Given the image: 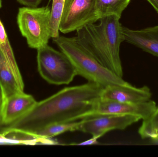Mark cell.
Returning a JSON list of instances; mask_svg holds the SVG:
<instances>
[{"instance_id": "cell-1", "label": "cell", "mask_w": 158, "mask_h": 157, "mask_svg": "<svg viewBox=\"0 0 158 157\" xmlns=\"http://www.w3.org/2000/svg\"><path fill=\"white\" fill-rule=\"evenodd\" d=\"M104 88L90 82L64 88L37 102L25 115L2 127V132L20 133L37 137L39 132L50 125L81 120L90 116Z\"/></svg>"}, {"instance_id": "cell-2", "label": "cell", "mask_w": 158, "mask_h": 157, "mask_svg": "<svg viewBox=\"0 0 158 157\" xmlns=\"http://www.w3.org/2000/svg\"><path fill=\"white\" fill-rule=\"evenodd\" d=\"M120 18L114 15L101 18L98 24H89L77 30L80 43L100 64L122 77L120 47L124 41Z\"/></svg>"}, {"instance_id": "cell-3", "label": "cell", "mask_w": 158, "mask_h": 157, "mask_svg": "<svg viewBox=\"0 0 158 157\" xmlns=\"http://www.w3.org/2000/svg\"><path fill=\"white\" fill-rule=\"evenodd\" d=\"M61 52L75 67L77 75L105 88L111 85H127L129 83L101 64L82 45L77 37L61 36L53 38Z\"/></svg>"}, {"instance_id": "cell-4", "label": "cell", "mask_w": 158, "mask_h": 157, "mask_svg": "<svg viewBox=\"0 0 158 157\" xmlns=\"http://www.w3.org/2000/svg\"><path fill=\"white\" fill-rule=\"evenodd\" d=\"M17 23L21 34L31 49H38L47 45L52 38L51 9L48 6L19 8Z\"/></svg>"}, {"instance_id": "cell-5", "label": "cell", "mask_w": 158, "mask_h": 157, "mask_svg": "<svg viewBox=\"0 0 158 157\" xmlns=\"http://www.w3.org/2000/svg\"><path fill=\"white\" fill-rule=\"evenodd\" d=\"M38 71L46 82L52 84H69L77 76L67 56L47 45L37 49Z\"/></svg>"}, {"instance_id": "cell-6", "label": "cell", "mask_w": 158, "mask_h": 157, "mask_svg": "<svg viewBox=\"0 0 158 157\" xmlns=\"http://www.w3.org/2000/svg\"><path fill=\"white\" fill-rule=\"evenodd\" d=\"M99 19L96 0H65L59 30L65 34L77 31Z\"/></svg>"}, {"instance_id": "cell-7", "label": "cell", "mask_w": 158, "mask_h": 157, "mask_svg": "<svg viewBox=\"0 0 158 157\" xmlns=\"http://www.w3.org/2000/svg\"><path fill=\"white\" fill-rule=\"evenodd\" d=\"M141 120L139 116L131 114L96 115L81 120L77 131L99 138L110 131L125 130Z\"/></svg>"}, {"instance_id": "cell-8", "label": "cell", "mask_w": 158, "mask_h": 157, "mask_svg": "<svg viewBox=\"0 0 158 157\" xmlns=\"http://www.w3.org/2000/svg\"><path fill=\"white\" fill-rule=\"evenodd\" d=\"M157 107L156 102L151 100L142 103L130 104L100 98L88 117L100 115L131 114L145 120L154 112Z\"/></svg>"}, {"instance_id": "cell-9", "label": "cell", "mask_w": 158, "mask_h": 157, "mask_svg": "<svg viewBox=\"0 0 158 157\" xmlns=\"http://www.w3.org/2000/svg\"><path fill=\"white\" fill-rule=\"evenodd\" d=\"M152 93L150 88L144 86L141 88L127 85H111L103 89L101 98L122 103L135 104L151 100Z\"/></svg>"}, {"instance_id": "cell-10", "label": "cell", "mask_w": 158, "mask_h": 157, "mask_svg": "<svg viewBox=\"0 0 158 157\" xmlns=\"http://www.w3.org/2000/svg\"><path fill=\"white\" fill-rule=\"evenodd\" d=\"M37 102L32 96L24 92H19L4 99L1 127L9 125L18 120L29 111Z\"/></svg>"}, {"instance_id": "cell-11", "label": "cell", "mask_w": 158, "mask_h": 157, "mask_svg": "<svg viewBox=\"0 0 158 157\" xmlns=\"http://www.w3.org/2000/svg\"><path fill=\"white\" fill-rule=\"evenodd\" d=\"M124 41L158 57V25L138 30L122 26Z\"/></svg>"}, {"instance_id": "cell-12", "label": "cell", "mask_w": 158, "mask_h": 157, "mask_svg": "<svg viewBox=\"0 0 158 157\" xmlns=\"http://www.w3.org/2000/svg\"><path fill=\"white\" fill-rule=\"evenodd\" d=\"M24 87L21 74L13 70L0 49V88L3 100L24 92Z\"/></svg>"}, {"instance_id": "cell-13", "label": "cell", "mask_w": 158, "mask_h": 157, "mask_svg": "<svg viewBox=\"0 0 158 157\" xmlns=\"http://www.w3.org/2000/svg\"><path fill=\"white\" fill-rule=\"evenodd\" d=\"M132 0H96L97 10L99 18L114 15L121 17L123 11Z\"/></svg>"}, {"instance_id": "cell-14", "label": "cell", "mask_w": 158, "mask_h": 157, "mask_svg": "<svg viewBox=\"0 0 158 157\" xmlns=\"http://www.w3.org/2000/svg\"><path fill=\"white\" fill-rule=\"evenodd\" d=\"M79 121L57 124L48 126L37 134L36 136L42 139H50L67 131H77Z\"/></svg>"}, {"instance_id": "cell-15", "label": "cell", "mask_w": 158, "mask_h": 157, "mask_svg": "<svg viewBox=\"0 0 158 157\" xmlns=\"http://www.w3.org/2000/svg\"><path fill=\"white\" fill-rule=\"evenodd\" d=\"M138 133L143 139H149L158 136V107L148 118L143 120Z\"/></svg>"}, {"instance_id": "cell-16", "label": "cell", "mask_w": 158, "mask_h": 157, "mask_svg": "<svg viewBox=\"0 0 158 157\" xmlns=\"http://www.w3.org/2000/svg\"><path fill=\"white\" fill-rule=\"evenodd\" d=\"M0 49L13 70L18 74L20 72L17 66L13 50L9 43L2 23L0 20Z\"/></svg>"}, {"instance_id": "cell-17", "label": "cell", "mask_w": 158, "mask_h": 157, "mask_svg": "<svg viewBox=\"0 0 158 157\" xmlns=\"http://www.w3.org/2000/svg\"><path fill=\"white\" fill-rule=\"evenodd\" d=\"M65 0H52L51 8V28L52 38L59 36V26Z\"/></svg>"}, {"instance_id": "cell-18", "label": "cell", "mask_w": 158, "mask_h": 157, "mask_svg": "<svg viewBox=\"0 0 158 157\" xmlns=\"http://www.w3.org/2000/svg\"><path fill=\"white\" fill-rule=\"evenodd\" d=\"M43 0H17L19 2L27 7H37Z\"/></svg>"}, {"instance_id": "cell-19", "label": "cell", "mask_w": 158, "mask_h": 157, "mask_svg": "<svg viewBox=\"0 0 158 157\" xmlns=\"http://www.w3.org/2000/svg\"><path fill=\"white\" fill-rule=\"evenodd\" d=\"M98 138L97 137H93L90 140L87 141H85V142H82V143H73L70 144L71 145H79V146H85V145H91L97 144L98 143Z\"/></svg>"}, {"instance_id": "cell-20", "label": "cell", "mask_w": 158, "mask_h": 157, "mask_svg": "<svg viewBox=\"0 0 158 157\" xmlns=\"http://www.w3.org/2000/svg\"><path fill=\"white\" fill-rule=\"evenodd\" d=\"M3 101V98L2 93L0 88V128L2 126V112Z\"/></svg>"}, {"instance_id": "cell-21", "label": "cell", "mask_w": 158, "mask_h": 157, "mask_svg": "<svg viewBox=\"0 0 158 157\" xmlns=\"http://www.w3.org/2000/svg\"><path fill=\"white\" fill-rule=\"evenodd\" d=\"M158 13V0H147Z\"/></svg>"}, {"instance_id": "cell-22", "label": "cell", "mask_w": 158, "mask_h": 157, "mask_svg": "<svg viewBox=\"0 0 158 157\" xmlns=\"http://www.w3.org/2000/svg\"><path fill=\"white\" fill-rule=\"evenodd\" d=\"M148 145H158V136L154 138L149 139Z\"/></svg>"}, {"instance_id": "cell-23", "label": "cell", "mask_w": 158, "mask_h": 157, "mask_svg": "<svg viewBox=\"0 0 158 157\" xmlns=\"http://www.w3.org/2000/svg\"><path fill=\"white\" fill-rule=\"evenodd\" d=\"M2 7V0H0V8Z\"/></svg>"}]
</instances>
